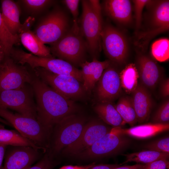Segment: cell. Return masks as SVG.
<instances>
[{
  "label": "cell",
  "mask_w": 169,
  "mask_h": 169,
  "mask_svg": "<svg viewBox=\"0 0 169 169\" xmlns=\"http://www.w3.org/2000/svg\"><path fill=\"white\" fill-rule=\"evenodd\" d=\"M143 165L140 164H137L132 166H119L114 169H141Z\"/></svg>",
  "instance_id": "cell-42"
},
{
  "label": "cell",
  "mask_w": 169,
  "mask_h": 169,
  "mask_svg": "<svg viewBox=\"0 0 169 169\" xmlns=\"http://www.w3.org/2000/svg\"><path fill=\"white\" fill-rule=\"evenodd\" d=\"M123 155L126 157V159L123 164L129 162H135L146 164L160 159H168L169 153L148 150L124 154Z\"/></svg>",
  "instance_id": "cell-28"
},
{
  "label": "cell",
  "mask_w": 169,
  "mask_h": 169,
  "mask_svg": "<svg viewBox=\"0 0 169 169\" xmlns=\"http://www.w3.org/2000/svg\"><path fill=\"white\" fill-rule=\"evenodd\" d=\"M2 18L9 32L13 35H18L22 28L20 20V10L16 3L11 0L1 1Z\"/></svg>",
  "instance_id": "cell-23"
},
{
  "label": "cell",
  "mask_w": 169,
  "mask_h": 169,
  "mask_svg": "<svg viewBox=\"0 0 169 169\" xmlns=\"http://www.w3.org/2000/svg\"><path fill=\"white\" fill-rule=\"evenodd\" d=\"M119 166V165L116 164H95L88 169H114Z\"/></svg>",
  "instance_id": "cell-39"
},
{
  "label": "cell",
  "mask_w": 169,
  "mask_h": 169,
  "mask_svg": "<svg viewBox=\"0 0 169 169\" xmlns=\"http://www.w3.org/2000/svg\"><path fill=\"white\" fill-rule=\"evenodd\" d=\"M169 165L168 159H161L145 164L141 169H167Z\"/></svg>",
  "instance_id": "cell-37"
},
{
  "label": "cell",
  "mask_w": 169,
  "mask_h": 169,
  "mask_svg": "<svg viewBox=\"0 0 169 169\" xmlns=\"http://www.w3.org/2000/svg\"><path fill=\"white\" fill-rule=\"evenodd\" d=\"M56 163L53 157L47 153L36 164L27 169H53Z\"/></svg>",
  "instance_id": "cell-35"
},
{
  "label": "cell",
  "mask_w": 169,
  "mask_h": 169,
  "mask_svg": "<svg viewBox=\"0 0 169 169\" xmlns=\"http://www.w3.org/2000/svg\"><path fill=\"white\" fill-rule=\"evenodd\" d=\"M122 89L128 94L132 93L138 85V73L135 64H127L119 73Z\"/></svg>",
  "instance_id": "cell-26"
},
{
  "label": "cell",
  "mask_w": 169,
  "mask_h": 169,
  "mask_svg": "<svg viewBox=\"0 0 169 169\" xmlns=\"http://www.w3.org/2000/svg\"><path fill=\"white\" fill-rule=\"evenodd\" d=\"M81 2L80 31L87 44L89 54L92 60H97L102 49L101 33L103 25L101 6L99 0H83Z\"/></svg>",
  "instance_id": "cell-2"
},
{
  "label": "cell",
  "mask_w": 169,
  "mask_h": 169,
  "mask_svg": "<svg viewBox=\"0 0 169 169\" xmlns=\"http://www.w3.org/2000/svg\"><path fill=\"white\" fill-rule=\"evenodd\" d=\"M9 56L15 62L21 65L26 64L32 69L40 67L55 74L72 76L83 83L81 70L63 60L54 57H40L22 50L13 48Z\"/></svg>",
  "instance_id": "cell-7"
},
{
  "label": "cell",
  "mask_w": 169,
  "mask_h": 169,
  "mask_svg": "<svg viewBox=\"0 0 169 169\" xmlns=\"http://www.w3.org/2000/svg\"><path fill=\"white\" fill-rule=\"evenodd\" d=\"M160 92L161 96L164 98H167L169 95V79L166 78L161 80L160 85Z\"/></svg>",
  "instance_id": "cell-38"
},
{
  "label": "cell",
  "mask_w": 169,
  "mask_h": 169,
  "mask_svg": "<svg viewBox=\"0 0 169 169\" xmlns=\"http://www.w3.org/2000/svg\"><path fill=\"white\" fill-rule=\"evenodd\" d=\"M93 108L101 120L112 127H122L125 124L113 102L96 103Z\"/></svg>",
  "instance_id": "cell-24"
},
{
  "label": "cell",
  "mask_w": 169,
  "mask_h": 169,
  "mask_svg": "<svg viewBox=\"0 0 169 169\" xmlns=\"http://www.w3.org/2000/svg\"><path fill=\"white\" fill-rule=\"evenodd\" d=\"M112 128L101 120L92 119L87 122L78 139L64 148L63 152L69 156H76L110 132Z\"/></svg>",
  "instance_id": "cell-14"
},
{
  "label": "cell",
  "mask_w": 169,
  "mask_h": 169,
  "mask_svg": "<svg viewBox=\"0 0 169 169\" xmlns=\"http://www.w3.org/2000/svg\"><path fill=\"white\" fill-rule=\"evenodd\" d=\"M169 129V124L151 123L133 126L129 128L113 127L111 131L116 134L139 139L151 138Z\"/></svg>",
  "instance_id": "cell-22"
},
{
  "label": "cell",
  "mask_w": 169,
  "mask_h": 169,
  "mask_svg": "<svg viewBox=\"0 0 169 169\" xmlns=\"http://www.w3.org/2000/svg\"><path fill=\"white\" fill-rule=\"evenodd\" d=\"M0 144L7 146H28L44 151L41 148L23 136L17 131L6 129L1 124Z\"/></svg>",
  "instance_id": "cell-25"
},
{
  "label": "cell",
  "mask_w": 169,
  "mask_h": 169,
  "mask_svg": "<svg viewBox=\"0 0 169 169\" xmlns=\"http://www.w3.org/2000/svg\"><path fill=\"white\" fill-rule=\"evenodd\" d=\"M140 84L147 89L152 90L161 81L162 72L157 64L149 57L140 54L135 63Z\"/></svg>",
  "instance_id": "cell-17"
},
{
  "label": "cell",
  "mask_w": 169,
  "mask_h": 169,
  "mask_svg": "<svg viewBox=\"0 0 169 169\" xmlns=\"http://www.w3.org/2000/svg\"><path fill=\"white\" fill-rule=\"evenodd\" d=\"M0 117L9 123L23 136L44 151L49 147L52 130L44 126L37 119L1 108H0Z\"/></svg>",
  "instance_id": "cell-4"
},
{
  "label": "cell",
  "mask_w": 169,
  "mask_h": 169,
  "mask_svg": "<svg viewBox=\"0 0 169 169\" xmlns=\"http://www.w3.org/2000/svg\"><path fill=\"white\" fill-rule=\"evenodd\" d=\"M30 84L18 89L0 91V108L10 109L37 119L36 104Z\"/></svg>",
  "instance_id": "cell-10"
},
{
  "label": "cell",
  "mask_w": 169,
  "mask_h": 169,
  "mask_svg": "<svg viewBox=\"0 0 169 169\" xmlns=\"http://www.w3.org/2000/svg\"><path fill=\"white\" fill-rule=\"evenodd\" d=\"M20 1L25 8L32 13L41 11L55 2V1L50 0H23Z\"/></svg>",
  "instance_id": "cell-31"
},
{
  "label": "cell",
  "mask_w": 169,
  "mask_h": 169,
  "mask_svg": "<svg viewBox=\"0 0 169 169\" xmlns=\"http://www.w3.org/2000/svg\"><path fill=\"white\" fill-rule=\"evenodd\" d=\"M130 142L126 136L111 131L76 156L81 159H92L107 156L122 150Z\"/></svg>",
  "instance_id": "cell-15"
},
{
  "label": "cell",
  "mask_w": 169,
  "mask_h": 169,
  "mask_svg": "<svg viewBox=\"0 0 169 169\" xmlns=\"http://www.w3.org/2000/svg\"><path fill=\"white\" fill-rule=\"evenodd\" d=\"M152 123L167 124L169 122V100L167 99L160 105L153 115Z\"/></svg>",
  "instance_id": "cell-32"
},
{
  "label": "cell",
  "mask_w": 169,
  "mask_h": 169,
  "mask_svg": "<svg viewBox=\"0 0 169 169\" xmlns=\"http://www.w3.org/2000/svg\"><path fill=\"white\" fill-rule=\"evenodd\" d=\"M35 74L47 85L66 98L75 101H84L89 95L83 83L70 76L54 74L40 67L33 69Z\"/></svg>",
  "instance_id": "cell-8"
},
{
  "label": "cell",
  "mask_w": 169,
  "mask_h": 169,
  "mask_svg": "<svg viewBox=\"0 0 169 169\" xmlns=\"http://www.w3.org/2000/svg\"><path fill=\"white\" fill-rule=\"evenodd\" d=\"M20 42L18 35L12 34L8 30L0 12V45L6 56L9 55L14 45L18 44Z\"/></svg>",
  "instance_id": "cell-29"
},
{
  "label": "cell",
  "mask_w": 169,
  "mask_h": 169,
  "mask_svg": "<svg viewBox=\"0 0 169 169\" xmlns=\"http://www.w3.org/2000/svg\"><path fill=\"white\" fill-rule=\"evenodd\" d=\"M95 164V162L82 166L67 165L63 166L59 169H88Z\"/></svg>",
  "instance_id": "cell-40"
},
{
  "label": "cell",
  "mask_w": 169,
  "mask_h": 169,
  "mask_svg": "<svg viewBox=\"0 0 169 169\" xmlns=\"http://www.w3.org/2000/svg\"><path fill=\"white\" fill-rule=\"evenodd\" d=\"M86 123L84 116L75 113L65 117L56 124L52 129L49 153L54 157L74 143L81 135Z\"/></svg>",
  "instance_id": "cell-5"
},
{
  "label": "cell",
  "mask_w": 169,
  "mask_h": 169,
  "mask_svg": "<svg viewBox=\"0 0 169 169\" xmlns=\"http://www.w3.org/2000/svg\"><path fill=\"white\" fill-rule=\"evenodd\" d=\"M111 62L109 59L103 61L93 59L91 62L87 61L81 64L80 67L81 68L83 86L89 95L93 91L104 70Z\"/></svg>",
  "instance_id": "cell-20"
},
{
  "label": "cell",
  "mask_w": 169,
  "mask_h": 169,
  "mask_svg": "<svg viewBox=\"0 0 169 169\" xmlns=\"http://www.w3.org/2000/svg\"><path fill=\"white\" fill-rule=\"evenodd\" d=\"M0 122H1L3 123L5 125H8L9 126H11L10 124L8 123L7 121L6 120H5L2 118L0 117Z\"/></svg>",
  "instance_id": "cell-44"
},
{
  "label": "cell",
  "mask_w": 169,
  "mask_h": 169,
  "mask_svg": "<svg viewBox=\"0 0 169 169\" xmlns=\"http://www.w3.org/2000/svg\"><path fill=\"white\" fill-rule=\"evenodd\" d=\"M71 27L67 13L57 8L44 17L34 33L43 44L51 45L62 38Z\"/></svg>",
  "instance_id": "cell-9"
},
{
  "label": "cell",
  "mask_w": 169,
  "mask_h": 169,
  "mask_svg": "<svg viewBox=\"0 0 169 169\" xmlns=\"http://www.w3.org/2000/svg\"><path fill=\"white\" fill-rule=\"evenodd\" d=\"M7 146L0 144V169H2L4 154Z\"/></svg>",
  "instance_id": "cell-41"
},
{
  "label": "cell",
  "mask_w": 169,
  "mask_h": 169,
  "mask_svg": "<svg viewBox=\"0 0 169 169\" xmlns=\"http://www.w3.org/2000/svg\"><path fill=\"white\" fill-rule=\"evenodd\" d=\"M102 49L109 60L116 64L125 63L129 47L124 35L112 25H103L101 33Z\"/></svg>",
  "instance_id": "cell-11"
},
{
  "label": "cell",
  "mask_w": 169,
  "mask_h": 169,
  "mask_svg": "<svg viewBox=\"0 0 169 169\" xmlns=\"http://www.w3.org/2000/svg\"><path fill=\"white\" fill-rule=\"evenodd\" d=\"M40 151L28 146H7L2 169H27L40 159Z\"/></svg>",
  "instance_id": "cell-16"
},
{
  "label": "cell",
  "mask_w": 169,
  "mask_h": 169,
  "mask_svg": "<svg viewBox=\"0 0 169 169\" xmlns=\"http://www.w3.org/2000/svg\"><path fill=\"white\" fill-rule=\"evenodd\" d=\"M149 11L147 29L137 34L135 45L145 51L150 41L158 34L169 29V1L150 0L146 5Z\"/></svg>",
  "instance_id": "cell-6"
},
{
  "label": "cell",
  "mask_w": 169,
  "mask_h": 169,
  "mask_svg": "<svg viewBox=\"0 0 169 169\" xmlns=\"http://www.w3.org/2000/svg\"><path fill=\"white\" fill-rule=\"evenodd\" d=\"M33 74L24 65L17 63L9 56H6L0 66V91L30 84Z\"/></svg>",
  "instance_id": "cell-13"
},
{
  "label": "cell",
  "mask_w": 169,
  "mask_h": 169,
  "mask_svg": "<svg viewBox=\"0 0 169 169\" xmlns=\"http://www.w3.org/2000/svg\"><path fill=\"white\" fill-rule=\"evenodd\" d=\"M62 3L69 9L73 17L72 25L75 27H79L78 22L79 0H64Z\"/></svg>",
  "instance_id": "cell-36"
},
{
  "label": "cell",
  "mask_w": 169,
  "mask_h": 169,
  "mask_svg": "<svg viewBox=\"0 0 169 169\" xmlns=\"http://www.w3.org/2000/svg\"><path fill=\"white\" fill-rule=\"evenodd\" d=\"M151 51L152 56L157 61H167L169 59V39L162 38L156 41L151 45Z\"/></svg>",
  "instance_id": "cell-30"
},
{
  "label": "cell",
  "mask_w": 169,
  "mask_h": 169,
  "mask_svg": "<svg viewBox=\"0 0 169 169\" xmlns=\"http://www.w3.org/2000/svg\"><path fill=\"white\" fill-rule=\"evenodd\" d=\"M144 147L150 150L169 153V137H166L150 142Z\"/></svg>",
  "instance_id": "cell-33"
},
{
  "label": "cell",
  "mask_w": 169,
  "mask_h": 169,
  "mask_svg": "<svg viewBox=\"0 0 169 169\" xmlns=\"http://www.w3.org/2000/svg\"><path fill=\"white\" fill-rule=\"evenodd\" d=\"M34 18L31 17L22 24L18 36L23 46L32 54L40 57H52L49 48L46 46L39 39L35 33L30 30Z\"/></svg>",
  "instance_id": "cell-18"
},
{
  "label": "cell",
  "mask_w": 169,
  "mask_h": 169,
  "mask_svg": "<svg viewBox=\"0 0 169 169\" xmlns=\"http://www.w3.org/2000/svg\"><path fill=\"white\" fill-rule=\"evenodd\" d=\"M132 93V98L137 122L142 123L149 118L153 105L152 96L148 90L141 84H138Z\"/></svg>",
  "instance_id": "cell-21"
},
{
  "label": "cell",
  "mask_w": 169,
  "mask_h": 169,
  "mask_svg": "<svg viewBox=\"0 0 169 169\" xmlns=\"http://www.w3.org/2000/svg\"><path fill=\"white\" fill-rule=\"evenodd\" d=\"M149 0H133L136 20V33L137 34L141 26L142 13L145 6L149 3Z\"/></svg>",
  "instance_id": "cell-34"
},
{
  "label": "cell",
  "mask_w": 169,
  "mask_h": 169,
  "mask_svg": "<svg viewBox=\"0 0 169 169\" xmlns=\"http://www.w3.org/2000/svg\"><path fill=\"white\" fill-rule=\"evenodd\" d=\"M30 84L36 101L37 120L48 128L52 130L63 118L79 110L75 101L56 91L34 72Z\"/></svg>",
  "instance_id": "cell-1"
},
{
  "label": "cell",
  "mask_w": 169,
  "mask_h": 169,
  "mask_svg": "<svg viewBox=\"0 0 169 169\" xmlns=\"http://www.w3.org/2000/svg\"><path fill=\"white\" fill-rule=\"evenodd\" d=\"M115 106L125 124L133 126L137 122L132 97L127 95L121 96Z\"/></svg>",
  "instance_id": "cell-27"
},
{
  "label": "cell",
  "mask_w": 169,
  "mask_h": 169,
  "mask_svg": "<svg viewBox=\"0 0 169 169\" xmlns=\"http://www.w3.org/2000/svg\"><path fill=\"white\" fill-rule=\"evenodd\" d=\"M116 65L111 62L96 84L93 91L95 103L113 102L120 96L122 89Z\"/></svg>",
  "instance_id": "cell-12"
},
{
  "label": "cell",
  "mask_w": 169,
  "mask_h": 169,
  "mask_svg": "<svg viewBox=\"0 0 169 169\" xmlns=\"http://www.w3.org/2000/svg\"><path fill=\"white\" fill-rule=\"evenodd\" d=\"M6 56H7L6 55L2 47L0 45V66L4 61Z\"/></svg>",
  "instance_id": "cell-43"
},
{
  "label": "cell",
  "mask_w": 169,
  "mask_h": 169,
  "mask_svg": "<svg viewBox=\"0 0 169 169\" xmlns=\"http://www.w3.org/2000/svg\"><path fill=\"white\" fill-rule=\"evenodd\" d=\"M101 6L106 15L115 22L125 25L131 22L132 7L130 0H104Z\"/></svg>",
  "instance_id": "cell-19"
},
{
  "label": "cell",
  "mask_w": 169,
  "mask_h": 169,
  "mask_svg": "<svg viewBox=\"0 0 169 169\" xmlns=\"http://www.w3.org/2000/svg\"><path fill=\"white\" fill-rule=\"evenodd\" d=\"M50 52L54 57L66 61L76 68L87 61L88 49L79 28L72 25L67 33L50 45Z\"/></svg>",
  "instance_id": "cell-3"
}]
</instances>
